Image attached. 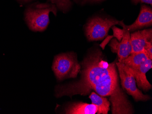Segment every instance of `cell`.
Segmentation results:
<instances>
[{"mask_svg":"<svg viewBox=\"0 0 152 114\" xmlns=\"http://www.w3.org/2000/svg\"><path fill=\"white\" fill-rule=\"evenodd\" d=\"M81 65L80 79L57 86L55 94L57 97L87 96L94 91L101 97H108L113 114L134 113L132 104L120 87L115 62H108L100 49L95 48L88 53Z\"/></svg>","mask_w":152,"mask_h":114,"instance_id":"obj_1","label":"cell"},{"mask_svg":"<svg viewBox=\"0 0 152 114\" xmlns=\"http://www.w3.org/2000/svg\"><path fill=\"white\" fill-rule=\"evenodd\" d=\"M57 15L55 5L49 3H39L29 7L25 13V19L29 28L35 31H42L49 23V13Z\"/></svg>","mask_w":152,"mask_h":114,"instance_id":"obj_2","label":"cell"},{"mask_svg":"<svg viewBox=\"0 0 152 114\" xmlns=\"http://www.w3.org/2000/svg\"><path fill=\"white\" fill-rule=\"evenodd\" d=\"M81 66L74 53H62L55 57L53 69L58 81L75 78L80 72Z\"/></svg>","mask_w":152,"mask_h":114,"instance_id":"obj_3","label":"cell"},{"mask_svg":"<svg viewBox=\"0 0 152 114\" xmlns=\"http://www.w3.org/2000/svg\"><path fill=\"white\" fill-rule=\"evenodd\" d=\"M123 21L110 17H96L88 21L85 26V33L88 41H99L104 39L109 30L116 25L122 26Z\"/></svg>","mask_w":152,"mask_h":114,"instance_id":"obj_4","label":"cell"},{"mask_svg":"<svg viewBox=\"0 0 152 114\" xmlns=\"http://www.w3.org/2000/svg\"><path fill=\"white\" fill-rule=\"evenodd\" d=\"M116 64L124 91L132 96L136 102H147L151 99L150 96L145 95L137 88L132 70L122 62H116Z\"/></svg>","mask_w":152,"mask_h":114,"instance_id":"obj_5","label":"cell"},{"mask_svg":"<svg viewBox=\"0 0 152 114\" xmlns=\"http://www.w3.org/2000/svg\"><path fill=\"white\" fill-rule=\"evenodd\" d=\"M124 29L123 37L120 41L113 39L109 44L112 52L117 54L118 61L121 62L128 57L132 52V46L130 41V32L123 27Z\"/></svg>","mask_w":152,"mask_h":114,"instance_id":"obj_6","label":"cell"},{"mask_svg":"<svg viewBox=\"0 0 152 114\" xmlns=\"http://www.w3.org/2000/svg\"><path fill=\"white\" fill-rule=\"evenodd\" d=\"M152 68V59L149 58L139 66L129 68L133 71L137 88L144 92L148 91L152 89V85L148 81L146 76L147 72Z\"/></svg>","mask_w":152,"mask_h":114,"instance_id":"obj_7","label":"cell"},{"mask_svg":"<svg viewBox=\"0 0 152 114\" xmlns=\"http://www.w3.org/2000/svg\"><path fill=\"white\" fill-rule=\"evenodd\" d=\"M152 25V8L146 5H142L140 14L136 21L130 25H126L124 23L122 26L130 32L150 27Z\"/></svg>","mask_w":152,"mask_h":114,"instance_id":"obj_8","label":"cell"},{"mask_svg":"<svg viewBox=\"0 0 152 114\" xmlns=\"http://www.w3.org/2000/svg\"><path fill=\"white\" fill-rule=\"evenodd\" d=\"M150 41H152V29L137 30L130 33L131 53L143 52L147 43Z\"/></svg>","mask_w":152,"mask_h":114,"instance_id":"obj_9","label":"cell"},{"mask_svg":"<svg viewBox=\"0 0 152 114\" xmlns=\"http://www.w3.org/2000/svg\"><path fill=\"white\" fill-rule=\"evenodd\" d=\"M98 109V106L95 105L80 102L67 105L65 109V113L67 114H95Z\"/></svg>","mask_w":152,"mask_h":114,"instance_id":"obj_10","label":"cell"},{"mask_svg":"<svg viewBox=\"0 0 152 114\" xmlns=\"http://www.w3.org/2000/svg\"><path fill=\"white\" fill-rule=\"evenodd\" d=\"M90 99L92 104L98 106V114H107L110 110L111 103L106 97H101L95 92H92L90 95Z\"/></svg>","mask_w":152,"mask_h":114,"instance_id":"obj_11","label":"cell"},{"mask_svg":"<svg viewBox=\"0 0 152 114\" xmlns=\"http://www.w3.org/2000/svg\"><path fill=\"white\" fill-rule=\"evenodd\" d=\"M148 58L147 54L144 51L141 52L131 54L122 62L129 68L135 67L140 65Z\"/></svg>","mask_w":152,"mask_h":114,"instance_id":"obj_12","label":"cell"},{"mask_svg":"<svg viewBox=\"0 0 152 114\" xmlns=\"http://www.w3.org/2000/svg\"><path fill=\"white\" fill-rule=\"evenodd\" d=\"M52 4L62 12H66L69 10L72 6L70 0H49Z\"/></svg>","mask_w":152,"mask_h":114,"instance_id":"obj_13","label":"cell"},{"mask_svg":"<svg viewBox=\"0 0 152 114\" xmlns=\"http://www.w3.org/2000/svg\"><path fill=\"white\" fill-rule=\"evenodd\" d=\"M144 51L146 52L148 58L152 59V41H148L146 45Z\"/></svg>","mask_w":152,"mask_h":114,"instance_id":"obj_14","label":"cell"},{"mask_svg":"<svg viewBox=\"0 0 152 114\" xmlns=\"http://www.w3.org/2000/svg\"><path fill=\"white\" fill-rule=\"evenodd\" d=\"M131 1L134 5H137L138 3H144V4L152 5V0H131Z\"/></svg>","mask_w":152,"mask_h":114,"instance_id":"obj_15","label":"cell"},{"mask_svg":"<svg viewBox=\"0 0 152 114\" xmlns=\"http://www.w3.org/2000/svg\"><path fill=\"white\" fill-rule=\"evenodd\" d=\"M83 1H100L104 0H82Z\"/></svg>","mask_w":152,"mask_h":114,"instance_id":"obj_16","label":"cell"},{"mask_svg":"<svg viewBox=\"0 0 152 114\" xmlns=\"http://www.w3.org/2000/svg\"><path fill=\"white\" fill-rule=\"evenodd\" d=\"M22 1H31V0H22Z\"/></svg>","mask_w":152,"mask_h":114,"instance_id":"obj_17","label":"cell"}]
</instances>
